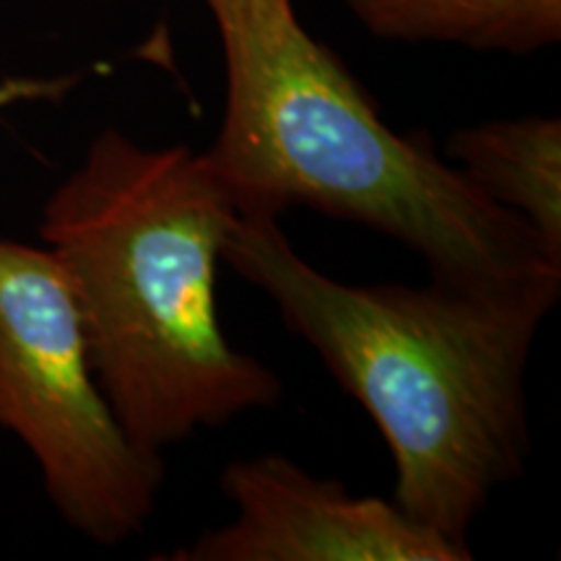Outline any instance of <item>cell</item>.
Instances as JSON below:
<instances>
[{
    "label": "cell",
    "instance_id": "obj_5",
    "mask_svg": "<svg viewBox=\"0 0 561 561\" xmlns=\"http://www.w3.org/2000/svg\"><path fill=\"white\" fill-rule=\"evenodd\" d=\"M234 520L167 553L170 561H468L473 553L392 500L354 496L284 455L234 460L221 473Z\"/></svg>",
    "mask_w": 561,
    "mask_h": 561
},
{
    "label": "cell",
    "instance_id": "obj_6",
    "mask_svg": "<svg viewBox=\"0 0 561 561\" xmlns=\"http://www.w3.org/2000/svg\"><path fill=\"white\" fill-rule=\"evenodd\" d=\"M447 161L496 206L528 224L561 265V121L523 115L455 130Z\"/></svg>",
    "mask_w": 561,
    "mask_h": 561
},
{
    "label": "cell",
    "instance_id": "obj_2",
    "mask_svg": "<svg viewBox=\"0 0 561 561\" xmlns=\"http://www.w3.org/2000/svg\"><path fill=\"white\" fill-rule=\"evenodd\" d=\"M237 214L206 151L144 149L121 130L91 140L42 210V244L73 289L96 382L151 455L284 392L221 331L216 271Z\"/></svg>",
    "mask_w": 561,
    "mask_h": 561
},
{
    "label": "cell",
    "instance_id": "obj_7",
    "mask_svg": "<svg viewBox=\"0 0 561 561\" xmlns=\"http://www.w3.org/2000/svg\"><path fill=\"white\" fill-rule=\"evenodd\" d=\"M369 34L533 55L561 39V0H343Z\"/></svg>",
    "mask_w": 561,
    "mask_h": 561
},
{
    "label": "cell",
    "instance_id": "obj_3",
    "mask_svg": "<svg viewBox=\"0 0 561 561\" xmlns=\"http://www.w3.org/2000/svg\"><path fill=\"white\" fill-rule=\"evenodd\" d=\"M227 102L206 151L240 214L307 206L424 257L432 278L510 286L561 278L528 224L496 206L432 138L382 121L348 68L299 24L291 0H206Z\"/></svg>",
    "mask_w": 561,
    "mask_h": 561
},
{
    "label": "cell",
    "instance_id": "obj_1",
    "mask_svg": "<svg viewBox=\"0 0 561 561\" xmlns=\"http://www.w3.org/2000/svg\"><path fill=\"white\" fill-rule=\"evenodd\" d=\"M221 263L276 305L369 413L396 462L392 502L471 551L468 533L491 494L525 471V371L561 278L343 284L307 263L265 214L234 216Z\"/></svg>",
    "mask_w": 561,
    "mask_h": 561
},
{
    "label": "cell",
    "instance_id": "obj_8",
    "mask_svg": "<svg viewBox=\"0 0 561 561\" xmlns=\"http://www.w3.org/2000/svg\"><path fill=\"white\" fill-rule=\"evenodd\" d=\"M76 76L58 79H9L0 83V110L16 102H58L76 87Z\"/></svg>",
    "mask_w": 561,
    "mask_h": 561
},
{
    "label": "cell",
    "instance_id": "obj_4",
    "mask_svg": "<svg viewBox=\"0 0 561 561\" xmlns=\"http://www.w3.org/2000/svg\"><path fill=\"white\" fill-rule=\"evenodd\" d=\"M0 430L37 460L70 528L115 546L157 512L164 458L140 450L96 382L66 271L50 248L0 237Z\"/></svg>",
    "mask_w": 561,
    "mask_h": 561
}]
</instances>
